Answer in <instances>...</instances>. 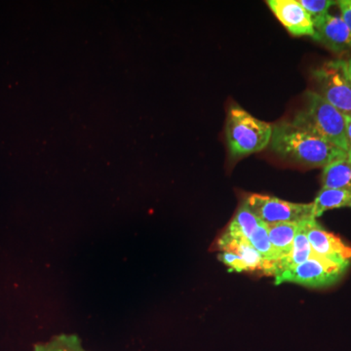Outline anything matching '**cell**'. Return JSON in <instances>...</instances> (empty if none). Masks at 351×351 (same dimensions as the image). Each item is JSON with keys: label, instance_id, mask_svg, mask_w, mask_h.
I'll use <instances>...</instances> for the list:
<instances>
[{"label": "cell", "instance_id": "obj_1", "mask_svg": "<svg viewBox=\"0 0 351 351\" xmlns=\"http://www.w3.org/2000/svg\"><path fill=\"white\" fill-rule=\"evenodd\" d=\"M269 145L283 159L311 167L324 168L348 156V152L337 145L287 121L272 125Z\"/></svg>", "mask_w": 351, "mask_h": 351}, {"label": "cell", "instance_id": "obj_2", "mask_svg": "<svg viewBox=\"0 0 351 351\" xmlns=\"http://www.w3.org/2000/svg\"><path fill=\"white\" fill-rule=\"evenodd\" d=\"M348 119L315 91H307L304 106L291 121L293 125L324 138L348 152Z\"/></svg>", "mask_w": 351, "mask_h": 351}, {"label": "cell", "instance_id": "obj_3", "mask_svg": "<svg viewBox=\"0 0 351 351\" xmlns=\"http://www.w3.org/2000/svg\"><path fill=\"white\" fill-rule=\"evenodd\" d=\"M226 136L230 156L241 158L262 152L270 144L272 125L233 105L226 117Z\"/></svg>", "mask_w": 351, "mask_h": 351}, {"label": "cell", "instance_id": "obj_4", "mask_svg": "<svg viewBox=\"0 0 351 351\" xmlns=\"http://www.w3.org/2000/svg\"><path fill=\"white\" fill-rule=\"evenodd\" d=\"M316 92L348 119L351 117V73L348 61L336 60L313 71Z\"/></svg>", "mask_w": 351, "mask_h": 351}, {"label": "cell", "instance_id": "obj_5", "mask_svg": "<svg viewBox=\"0 0 351 351\" xmlns=\"http://www.w3.org/2000/svg\"><path fill=\"white\" fill-rule=\"evenodd\" d=\"M350 265L314 255L301 265L274 277L276 285L290 282L311 288H322L338 282Z\"/></svg>", "mask_w": 351, "mask_h": 351}, {"label": "cell", "instance_id": "obj_6", "mask_svg": "<svg viewBox=\"0 0 351 351\" xmlns=\"http://www.w3.org/2000/svg\"><path fill=\"white\" fill-rule=\"evenodd\" d=\"M244 204L254 215L267 225L276 223H302L314 219L313 203H292L274 196L250 195Z\"/></svg>", "mask_w": 351, "mask_h": 351}, {"label": "cell", "instance_id": "obj_7", "mask_svg": "<svg viewBox=\"0 0 351 351\" xmlns=\"http://www.w3.org/2000/svg\"><path fill=\"white\" fill-rule=\"evenodd\" d=\"M307 239L315 255L332 262L350 265L351 247L332 233L327 232L316 219L306 221Z\"/></svg>", "mask_w": 351, "mask_h": 351}, {"label": "cell", "instance_id": "obj_8", "mask_svg": "<svg viewBox=\"0 0 351 351\" xmlns=\"http://www.w3.org/2000/svg\"><path fill=\"white\" fill-rule=\"evenodd\" d=\"M267 5L277 19L294 36H314V25L311 16L297 0H269Z\"/></svg>", "mask_w": 351, "mask_h": 351}, {"label": "cell", "instance_id": "obj_9", "mask_svg": "<svg viewBox=\"0 0 351 351\" xmlns=\"http://www.w3.org/2000/svg\"><path fill=\"white\" fill-rule=\"evenodd\" d=\"M314 40L326 46L332 52L339 53L351 49V32L341 16L327 13L313 21Z\"/></svg>", "mask_w": 351, "mask_h": 351}, {"label": "cell", "instance_id": "obj_10", "mask_svg": "<svg viewBox=\"0 0 351 351\" xmlns=\"http://www.w3.org/2000/svg\"><path fill=\"white\" fill-rule=\"evenodd\" d=\"M306 221H302V223H299V226H298L292 253H291L289 257L274 263L271 276L276 277L278 274H282L285 270L292 269L295 265L306 262L307 260H309L314 255L308 239H307Z\"/></svg>", "mask_w": 351, "mask_h": 351}, {"label": "cell", "instance_id": "obj_11", "mask_svg": "<svg viewBox=\"0 0 351 351\" xmlns=\"http://www.w3.org/2000/svg\"><path fill=\"white\" fill-rule=\"evenodd\" d=\"M261 221H262L242 203L221 237L228 239H246L249 241L252 233L255 232Z\"/></svg>", "mask_w": 351, "mask_h": 351}, {"label": "cell", "instance_id": "obj_12", "mask_svg": "<svg viewBox=\"0 0 351 351\" xmlns=\"http://www.w3.org/2000/svg\"><path fill=\"white\" fill-rule=\"evenodd\" d=\"M322 188L343 189L351 193V159L335 161L324 167L322 173Z\"/></svg>", "mask_w": 351, "mask_h": 351}, {"label": "cell", "instance_id": "obj_13", "mask_svg": "<svg viewBox=\"0 0 351 351\" xmlns=\"http://www.w3.org/2000/svg\"><path fill=\"white\" fill-rule=\"evenodd\" d=\"M299 223H285L267 225L269 241L272 245V248L276 252L279 260L289 257L292 253L295 235Z\"/></svg>", "mask_w": 351, "mask_h": 351}, {"label": "cell", "instance_id": "obj_14", "mask_svg": "<svg viewBox=\"0 0 351 351\" xmlns=\"http://www.w3.org/2000/svg\"><path fill=\"white\" fill-rule=\"evenodd\" d=\"M314 219L325 212L339 208H351V193L343 189H321L313 202Z\"/></svg>", "mask_w": 351, "mask_h": 351}, {"label": "cell", "instance_id": "obj_15", "mask_svg": "<svg viewBox=\"0 0 351 351\" xmlns=\"http://www.w3.org/2000/svg\"><path fill=\"white\" fill-rule=\"evenodd\" d=\"M219 248L221 251L232 252L239 255L244 261L248 271L263 270V260L260 253L250 242L246 239H228L221 237L219 239Z\"/></svg>", "mask_w": 351, "mask_h": 351}, {"label": "cell", "instance_id": "obj_16", "mask_svg": "<svg viewBox=\"0 0 351 351\" xmlns=\"http://www.w3.org/2000/svg\"><path fill=\"white\" fill-rule=\"evenodd\" d=\"M249 242L262 256L263 260V271L271 276L274 263L277 262L279 258L276 252L272 248L271 243H270L269 228H267V223L261 221L255 232L252 233Z\"/></svg>", "mask_w": 351, "mask_h": 351}, {"label": "cell", "instance_id": "obj_17", "mask_svg": "<svg viewBox=\"0 0 351 351\" xmlns=\"http://www.w3.org/2000/svg\"><path fill=\"white\" fill-rule=\"evenodd\" d=\"M34 351H87L82 348V339L76 335L61 334L53 337L48 343L34 346Z\"/></svg>", "mask_w": 351, "mask_h": 351}, {"label": "cell", "instance_id": "obj_18", "mask_svg": "<svg viewBox=\"0 0 351 351\" xmlns=\"http://www.w3.org/2000/svg\"><path fill=\"white\" fill-rule=\"evenodd\" d=\"M299 3L311 16L313 22L329 13L330 7L336 4L337 2L330 1V0H300Z\"/></svg>", "mask_w": 351, "mask_h": 351}, {"label": "cell", "instance_id": "obj_19", "mask_svg": "<svg viewBox=\"0 0 351 351\" xmlns=\"http://www.w3.org/2000/svg\"><path fill=\"white\" fill-rule=\"evenodd\" d=\"M218 258L223 265L228 267V271H248L244 261L237 254L232 252L221 251L219 254Z\"/></svg>", "mask_w": 351, "mask_h": 351}, {"label": "cell", "instance_id": "obj_20", "mask_svg": "<svg viewBox=\"0 0 351 351\" xmlns=\"http://www.w3.org/2000/svg\"><path fill=\"white\" fill-rule=\"evenodd\" d=\"M339 10H341V17L348 25V29L351 32V0H341L338 1Z\"/></svg>", "mask_w": 351, "mask_h": 351}, {"label": "cell", "instance_id": "obj_21", "mask_svg": "<svg viewBox=\"0 0 351 351\" xmlns=\"http://www.w3.org/2000/svg\"><path fill=\"white\" fill-rule=\"evenodd\" d=\"M346 138H348V156L351 159V117L346 122Z\"/></svg>", "mask_w": 351, "mask_h": 351}, {"label": "cell", "instance_id": "obj_22", "mask_svg": "<svg viewBox=\"0 0 351 351\" xmlns=\"http://www.w3.org/2000/svg\"><path fill=\"white\" fill-rule=\"evenodd\" d=\"M348 68H350V71L351 73V59L348 60Z\"/></svg>", "mask_w": 351, "mask_h": 351}]
</instances>
